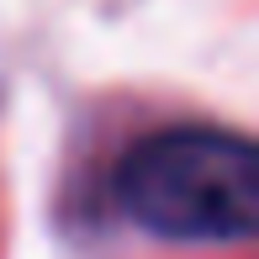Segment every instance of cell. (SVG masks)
Segmentation results:
<instances>
[{
    "instance_id": "6da1fadb",
    "label": "cell",
    "mask_w": 259,
    "mask_h": 259,
    "mask_svg": "<svg viewBox=\"0 0 259 259\" xmlns=\"http://www.w3.org/2000/svg\"><path fill=\"white\" fill-rule=\"evenodd\" d=\"M111 201L159 238H243L254 228V154L217 127H159L116 159Z\"/></svg>"
}]
</instances>
